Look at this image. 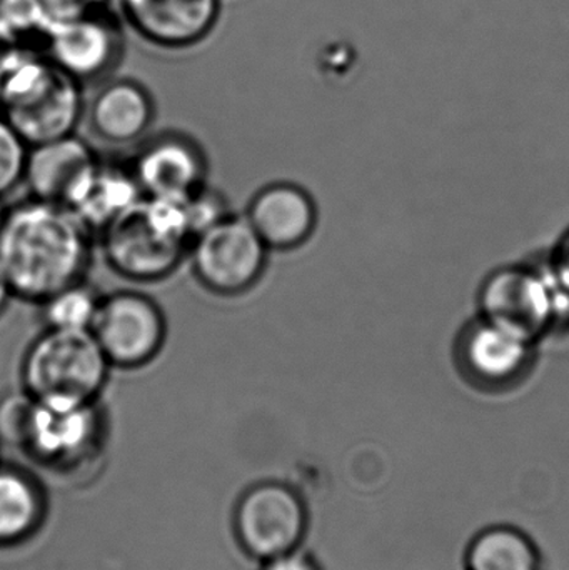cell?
Instances as JSON below:
<instances>
[{
    "mask_svg": "<svg viewBox=\"0 0 569 570\" xmlns=\"http://www.w3.org/2000/svg\"><path fill=\"white\" fill-rule=\"evenodd\" d=\"M92 233L59 204L30 199L9 207L0 229V269L13 298L43 301L87 279Z\"/></svg>",
    "mask_w": 569,
    "mask_h": 570,
    "instance_id": "obj_1",
    "label": "cell"
},
{
    "mask_svg": "<svg viewBox=\"0 0 569 570\" xmlns=\"http://www.w3.org/2000/svg\"><path fill=\"white\" fill-rule=\"evenodd\" d=\"M0 116L27 146L72 136L86 116L84 86L60 70L43 50H0Z\"/></svg>",
    "mask_w": 569,
    "mask_h": 570,
    "instance_id": "obj_2",
    "label": "cell"
},
{
    "mask_svg": "<svg viewBox=\"0 0 569 570\" xmlns=\"http://www.w3.org/2000/svg\"><path fill=\"white\" fill-rule=\"evenodd\" d=\"M104 259L117 276L159 283L176 273L194 240L187 199L140 197L102 233Z\"/></svg>",
    "mask_w": 569,
    "mask_h": 570,
    "instance_id": "obj_3",
    "label": "cell"
},
{
    "mask_svg": "<svg viewBox=\"0 0 569 570\" xmlns=\"http://www.w3.org/2000/svg\"><path fill=\"white\" fill-rule=\"evenodd\" d=\"M110 368L92 332L46 327L23 352L20 382L46 404H94L102 397Z\"/></svg>",
    "mask_w": 569,
    "mask_h": 570,
    "instance_id": "obj_4",
    "label": "cell"
},
{
    "mask_svg": "<svg viewBox=\"0 0 569 570\" xmlns=\"http://www.w3.org/2000/svg\"><path fill=\"white\" fill-rule=\"evenodd\" d=\"M106 434L100 402L62 405L32 397L12 445L40 468L76 474L102 454Z\"/></svg>",
    "mask_w": 569,
    "mask_h": 570,
    "instance_id": "obj_5",
    "label": "cell"
},
{
    "mask_svg": "<svg viewBox=\"0 0 569 570\" xmlns=\"http://www.w3.org/2000/svg\"><path fill=\"white\" fill-rule=\"evenodd\" d=\"M267 250L247 217L227 214L190 244V271L206 291L224 297L251 291L266 269Z\"/></svg>",
    "mask_w": 569,
    "mask_h": 570,
    "instance_id": "obj_6",
    "label": "cell"
},
{
    "mask_svg": "<svg viewBox=\"0 0 569 570\" xmlns=\"http://www.w3.org/2000/svg\"><path fill=\"white\" fill-rule=\"evenodd\" d=\"M89 331L112 367L136 371L159 357L167 321L153 297L124 288L100 297Z\"/></svg>",
    "mask_w": 569,
    "mask_h": 570,
    "instance_id": "obj_7",
    "label": "cell"
},
{
    "mask_svg": "<svg viewBox=\"0 0 569 570\" xmlns=\"http://www.w3.org/2000/svg\"><path fill=\"white\" fill-rule=\"evenodd\" d=\"M234 529L247 554L271 561L300 546L306 531V512L290 489L279 484L256 485L241 498Z\"/></svg>",
    "mask_w": 569,
    "mask_h": 570,
    "instance_id": "obj_8",
    "label": "cell"
},
{
    "mask_svg": "<svg viewBox=\"0 0 569 570\" xmlns=\"http://www.w3.org/2000/svg\"><path fill=\"white\" fill-rule=\"evenodd\" d=\"M42 50L82 86L107 79L124 56L122 22L112 10L53 23Z\"/></svg>",
    "mask_w": 569,
    "mask_h": 570,
    "instance_id": "obj_9",
    "label": "cell"
},
{
    "mask_svg": "<svg viewBox=\"0 0 569 570\" xmlns=\"http://www.w3.org/2000/svg\"><path fill=\"white\" fill-rule=\"evenodd\" d=\"M220 0H114L124 26L154 49H193L203 43L219 22Z\"/></svg>",
    "mask_w": 569,
    "mask_h": 570,
    "instance_id": "obj_10",
    "label": "cell"
},
{
    "mask_svg": "<svg viewBox=\"0 0 569 570\" xmlns=\"http://www.w3.org/2000/svg\"><path fill=\"white\" fill-rule=\"evenodd\" d=\"M129 167L146 197L187 199L206 187L204 150L184 134L166 132L147 139Z\"/></svg>",
    "mask_w": 569,
    "mask_h": 570,
    "instance_id": "obj_11",
    "label": "cell"
},
{
    "mask_svg": "<svg viewBox=\"0 0 569 570\" xmlns=\"http://www.w3.org/2000/svg\"><path fill=\"white\" fill-rule=\"evenodd\" d=\"M527 335L487 317L467 325L458 341V361L467 377L481 387L500 389L520 381L531 364Z\"/></svg>",
    "mask_w": 569,
    "mask_h": 570,
    "instance_id": "obj_12",
    "label": "cell"
},
{
    "mask_svg": "<svg viewBox=\"0 0 569 570\" xmlns=\"http://www.w3.org/2000/svg\"><path fill=\"white\" fill-rule=\"evenodd\" d=\"M99 160L92 146L77 134L39 144L29 147L22 184L33 199L67 207Z\"/></svg>",
    "mask_w": 569,
    "mask_h": 570,
    "instance_id": "obj_13",
    "label": "cell"
},
{
    "mask_svg": "<svg viewBox=\"0 0 569 570\" xmlns=\"http://www.w3.org/2000/svg\"><path fill=\"white\" fill-rule=\"evenodd\" d=\"M247 220L269 249H297L316 229L313 197L291 183L271 184L254 196Z\"/></svg>",
    "mask_w": 569,
    "mask_h": 570,
    "instance_id": "obj_14",
    "label": "cell"
},
{
    "mask_svg": "<svg viewBox=\"0 0 569 570\" xmlns=\"http://www.w3.org/2000/svg\"><path fill=\"white\" fill-rule=\"evenodd\" d=\"M90 130L104 142L129 146L149 132L156 104L149 90L133 79L104 82L86 107Z\"/></svg>",
    "mask_w": 569,
    "mask_h": 570,
    "instance_id": "obj_15",
    "label": "cell"
},
{
    "mask_svg": "<svg viewBox=\"0 0 569 570\" xmlns=\"http://www.w3.org/2000/svg\"><path fill=\"white\" fill-rule=\"evenodd\" d=\"M483 315L527 335L531 341L545 324L550 308L543 283L523 269L501 271L487 281L481 294Z\"/></svg>",
    "mask_w": 569,
    "mask_h": 570,
    "instance_id": "obj_16",
    "label": "cell"
},
{
    "mask_svg": "<svg viewBox=\"0 0 569 570\" xmlns=\"http://www.w3.org/2000/svg\"><path fill=\"white\" fill-rule=\"evenodd\" d=\"M49 498L36 474L0 461V548L26 544L42 529Z\"/></svg>",
    "mask_w": 569,
    "mask_h": 570,
    "instance_id": "obj_17",
    "label": "cell"
},
{
    "mask_svg": "<svg viewBox=\"0 0 569 570\" xmlns=\"http://www.w3.org/2000/svg\"><path fill=\"white\" fill-rule=\"evenodd\" d=\"M143 197L130 167L97 163L86 177L67 209L92 234H100L124 210Z\"/></svg>",
    "mask_w": 569,
    "mask_h": 570,
    "instance_id": "obj_18",
    "label": "cell"
},
{
    "mask_svg": "<svg viewBox=\"0 0 569 570\" xmlns=\"http://www.w3.org/2000/svg\"><path fill=\"white\" fill-rule=\"evenodd\" d=\"M468 570H540L533 544L513 529H491L468 552Z\"/></svg>",
    "mask_w": 569,
    "mask_h": 570,
    "instance_id": "obj_19",
    "label": "cell"
},
{
    "mask_svg": "<svg viewBox=\"0 0 569 570\" xmlns=\"http://www.w3.org/2000/svg\"><path fill=\"white\" fill-rule=\"evenodd\" d=\"M100 297L87 281L69 285L50 295L40 305L47 328L89 331L99 307Z\"/></svg>",
    "mask_w": 569,
    "mask_h": 570,
    "instance_id": "obj_20",
    "label": "cell"
},
{
    "mask_svg": "<svg viewBox=\"0 0 569 570\" xmlns=\"http://www.w3.org/2000/svg\"><path fill=\"white\" fill-rule=\"evenodd\" d=\"M50 23L39 0H0V50L46 42Z\"/></svg>",
    "mask_w": 569,
    "mask_h": 570,
    "instance_id": "obj_21",
    "label": "cell"
},
{
    "mask_svg": "<svg viewBox=\"0 0 569 570\" xmlns=\"http://www.w3.org/2000/svg\"><path fill=\"white\" fill-rule=\"evenodd\" d=\"M29 146L0 116V199L23 183Z\"/></svg>",
    "mask_w": 569,
    "mask_h": 570,
    "instance_id": "obj_22",
    "label": "cell"
},
{
    "mask_svg": "<svg viewBox=\"0 0 569 570\" xmlns=\"http://www.w3.org/2000/svg\"><path fill=\"white\" fill-rule=\"evenodd\" d=\"M39 2L50 26L114 10V0H39Z\"/></svg>",
    "mask_w": 569,
    "mask_h": 570,
    "instance_id": "obj_23",
    "label": "cell"
},
{
    "mask_svg": "<svg viewBox=\"0 0 569 570\" xmlns=\"http://www.w3.org/2000/svg\"><path fill=\"white\" fill-rule=\"evenodd\" d=\"M264 570H317L313 562L307 561L303 556L290 554L279 556V558L266 561Z\"/></svg>",
    "mask_w": 569,
    "mask_h": 570,
    "instance_id": "obj_24",
    "label": "cell"
},
{
    "mask_svg": "<svg viewBox=\"0 0 569 570\" xmlns=\"http://www.w3.org/2000/svg\"><path fill=\"white\" fill-rule=\"evenodd\" d=\"M10 298H13L12 292H10L9 284H7L6 276H3L2 269H0V314L6 311L7 304Z\"/></svg>",
    "mask_w": 569,
    "mask_h": 570,
    "instance_id": "obj_25",
    "label": "cell"
},
{
    "mask_svg": "<svg viewBox=\"0 0 569 570\" xmlns=\"http://www.w3.org/2000/svg\"><path fill=\"white\" fill-rule=\"evenodd\" d=\"M7 207L3 206L2 199H0V229H2L3 219H6Z\"/></svg>",
    "mask_w": 569,
    "mask_h": 570,
    "instance_id": "obj_26",
    "label": "cell"
},
{
    "mask_svg": "<svg viewBox=\"0 0 569 570\" xmlns=\"http://www.w3.org/2000/svg\"><path fill=\"white\" fill-rule=\"evenodd\" d=\"M0 86H2V73H0Z\"/></svg>",
    "mask_w": 569,
    "mask_h": 570,
    "instance_id": "obj_27",
    "label": "cell"
}]
</instances>
